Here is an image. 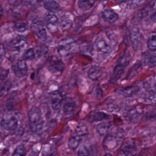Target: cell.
<instances>
[{
	"label": "cell",
	"mask_w": 156,
	"mask_h": 156,
	"mask_svg": "<svg viewBox=\"0 0 156 156\" xmlns=\"http://www.w3.org/2000/svg\"><path fill=\"white\" fill-rule=\"evenodd\" d=\"M28 117L29 127L31 131L37 133L41 132L44 126L41 110L38 108L31 109L28 112Z\"/></svg>",
	"instance_id": "6da1fadb"
},
{
	"label": "cell",
	"mask_w": 156,
	"mask_h": 156,
	"mask_svg": "<svg viewBox=\"0 0 156 156\" xmlns=\"http://www.w3.org/2000/svg\"><path fill=\"white\" fill-rule=\"evenodd\" d=\"M78 45L76 40L72 38L64 41L57 47V51L60 56H68L77 51Z\"/></svg>",
	"instance_id": "7a4b0ae2"
},
{
	"label": "cell",
	"mask_w": 156,
	"mask_h": 156,
	"mask_svg": "<svg viewBox=\"0 0 156 156\" xmlns=\"http://www.w3.org/2000/svg\"><path fill=\"white\" fill-rule=\"evenodd\" d=\"M48 71L54 74H61L65 69V64L60 59L55 56L49 57L46 62Z\"/></svg>",
	"instance_id": "3957f363"
},
{
	"label": "cell",
	"mask_w": 156,
	"mask_h": 156,
	"mask_svg": "<svg viewBox=\"0 0 156 156\" xmlns=\"http://www.w3.org/2000/svg\"><path fill=\"white\" fill-rule=\"evenodd\" d=\"M27 45L28 40L27 38L22 36L16 37L11 42V48L12 51L19 55L25 50Z\"/></svg>",
	"instance_id": "277c9868"
},
{
	"label": "cell",
	"mask_w": 156,
	"mask_h": 156,
	"mask_svg": "<svg viewBox=\"0 0 156 156\" xmlns=\"http://www.w3.org/2000/svg\"><path fill=\"white\" fill-rule=\"evenodd\" d=\"M31 29L33 34L40 40H44L47 38L46 28L41 21L34 20L31 25Z\"/></svg>",
	"instance_id": "5b68a950"
},
{
	"label": "cell",
	"mask_w": 156,
	"mask_h": 156,
	"mask_svg": "<svg viewBox=\"0 0 156 156\" xmlns=\"http://www.w3.org/2000/svg\"><path fill=\"white\" fill-rule=\"evenodd\" d=\"M128 61H124L123 62L120 61L115 66L113 71L111 77V82L112 83L117 82L122 76V73L124 71L127 65H128Z\"/></svg>",
	"instance_id": "8992f818"
},
{
	"label": "cell",
	"mask_w": 156,
	"mask_h": 156,
	"mask_svg": "<svg viewBox=\"0 0 156 156\" xmlns=\"http://www.w3.org/2000/svg\"><path fill=\"white\" fill-rule=\"evenodd\" d=\"M136 152V146L135 143L132 140L126 142L119 152V155L131 156L134 155Z\"/></svg>",
	"instance_id": "52a82bcc"
},
{
	"label": "cell",
	"mask_w": 156,
	"mask_h": 156,
	"mask_svg": "<svg viewBox=\"0 0 156 156\" xmlns=\"http://www.w3.org/2000/svg\"><path fill=\"white\" fill-rule=\"evenodd\" d=\"M1 125L6 131H14L17 128L18 122L17 119L13 116L5 117L1 121Z\"/></svg>",
	"instance_id": "ba28073f"
},
{
	"label": "cell",
	"mask_w": 156,
	"mask_h": 156,
	"mask_svg": "<svg viewBox=\"0 0 156 156\" xmlns=\"http://www.w3.org/2000/svg\"><path fill=\"white\" fill-rule=\"evenodd\" d=\"M51 99V105L52 108L54 111L59 110L63 104V99L62 94L59 92H53L50 93Z\"/></svg>",
	"instance_id": "9c48e42d"
},
{
	"label": "cell",
	"mask_w": 156,
	"mask_h": 156,
	"mask_svg": "<svg viewBox=\"0 0 156 156\" xmlns=\"http://www.w3.org/2000/svg\"><path fill=\"white\" fill-rule=\"evenodd\" d=\"M117 141L116 138L111 134H108L105 137L103 142V146L105 150L111 151L116 148Z\"/></svg>",
	"instance_id": "30bf717a"
},
{
	"label": "cell",
	"mask_w": 156,
	"mask_h": 156,
	"mask_svg": "<svg viewBox=\"0 0 156 156\" xmlns=\"http://www.w3.org/2000/svg\"><path fill=\"white\" fill-rule=\"evenodd\" d=\"M76 107V102L70 97H66L63 100V111L66 115L71 114L75 111Z\"/></svg>",
	"instance_id": "8fae6325"
},
{
	"label": "cell",
	"mask_w": 156,
	"mask_h": 156,
	"mask_svg": "<svg viewBox=\"0 0 156 156\" xmlns=\"http://www.w3.org/2000/svg\"><path fill=\"white\" fill-rule=\"evenodd\" d=\"M151 50L145 53L144 56V63L149 67L156 66V50Z\"/></svg>",
	"instance_id": "7c38bea8"
},
{
	"label": "cell",
	"mask_w": 156,
	"mask_h": 156,
	"mask_svg": "<svg viewBox=\"0 0 156 156\" xmlns=\"http://www.w3.org/2000/svg\"><path fill=\"white\" fill-rule=\"evenodd\" d=\"M102 17L105 22L109 23H114L119 19L118 15L113 10L106 9L102 13Z\"/></svg>",
	"instance_id": "4fadbf2b"
},
{
	"label": "cell",
	"mask_w": 156,
	"mask_h": 156,
	"mask_svg": "<svg viewBox=\"0 0 156 156\" xmlns=\"http://www.w3.org/2000/svg\"><path fill=\"white\" fill-rule=\"evenodd\" d=\"M14 71L19 77L24 76L27 72V65L24 59L19 60L14 67Z\"/></svg>",
	"instance_id": "5bb4252c"
},
{
	"label": "cell",
	"mask_w": 156,
	"mask_h": 156,
	"mask_svg": "<svg viewBox=\"0 0 156 156\" xmlns=\"http://www.w3.org/2000/svg\"><path fill=\"white\" fill-rule=\"evenodd\" d=\"M102 70L101 67L97 66H92L88 71V77L94 81L100 80L102 77Z\"/></svg>",
	"instance_id": "9a60e30c"
},
{
	"label": "cell",
	"mask_w": 156,
	"mask_h": 156,
	"mask_svg": "<svg viewBox=\"0 0 156 156\" xmlns=\"http://www.w3.org/2000/svg\"><path fill=\"white\" fill-rule=\"evenodd\" d=\"M139 89L137 86H132L128 87H123L116 89V92L125 97H130L136 93Z\"/></svg>",
	"instance_id": "2e32d148"
},
{
	"label": "cell",
	"mask_w": 156,
	"mask_h": 156,
	"mask_svg": "<svg viewBox=\"0 0 156 156\" xmlns=\"http://www.w3.org/2000/svg\"><path fill=\"white\" fill-rule=\"evenodd\" d=\"M94 154L93 147L91 144L85 143L82 145L78 151L79 156H92Z\"/></svg>",
	"instance_id": "e0dca14e"
},
{
	"label": "cell",
	"mask_w": 156,
	"mask_h": 156,
	"mask_svg": "<svg viewBox=\"0 0 156 156\" xmlns=\"http://www.w3.org/2000/svg\"><path fill=\"white\" fill-rule=\"evenodd\" d=\"M112 125V122L110 121H102L97 125L96 131L100 135H105L107 133Z\"/></svg>",
	"instance_id": "ac0fdd59"
},
{
	"label": "cell",
	"mask_w": 156,
	"mask_h": 156,
	"mask_svg": "<svg viewBox=\"0 0 156 156\" xmlns=\"http://www.w3.org/2000/svg\"><path fill=\"white\" fill-rule=\"evenodd\" d=\"M96 49L104 54H110L112 52V48L104 39H99L95 43Z\"/></svg>",
	"instance_id": "d6986e66"
},
{
	"label": "cell",
	"mask_w": 156,
	"mask_h": 156,
	"mask_svg": "<svg viewBox=\"0 0 156 156\" xmlns=\"http://www.w3.org/2000/svg\"><path fill=\"white\" fill-rule=\"evenodd\" d=\"M44 7L46 10L52 13L58 12L60 10V8L59 4L53 0L45 1L44 3Z\"/></svg>",
	"instance_id": "ffe728a7"
},
{
	"label": "cell",
	"mask_w": 156,
	"mask_h": 156,
	"mask_svg": "<svg viewBox=\"0 0 156 156\" xmlns=\"http://www.w3.org/2000/svg\"><path fill=\"white\" fill-rule=\"evenodd\" d=\"M97 0H78V5L80 10L88 11L95 4Z\"/></svg>",
	"instance_id": "44dd1931"
},
{
	"label": "cell",
	"mask_w": 156,
	"mask_h": 156,
	"mask_svg": "<svg viewBox=\"0 0 156 156\" xmlns=\"http://www.w3.org/2000/svg\"><path fill=\"white\" fill-rule=\"evenodd\" d=\"M82 137L81 136H74L69 138L68 143L69 147L72 150L77 149L81 141Z\"/></svg>",
	"instance_id": "7402d4cb"
},
{
	"label": "cell",
	"mask_w": 156,
	"mask_h": 156,
	"mask_svg": "<svg viewBox=\"0 0 156 156\" xmlns=\"http://www.w3.org/2000/svg\"><path fill=\"white\" fill-rule=\"evenodd\" d=\"M45 21L47 23V25L54 26H56L59 22L58 16L52 13L48 14L46 15Z\"/></svg>",
	"instance_id": "603a6c76"
},
{
	"label": "cell",
	"mask_w": 156,
	"mask_h": 156,
	"mask_svg": "<svg viewBox=\"0 0 156 156\" xmlns=\"http://www.w3.org/2000/svg\"><path fill=\"white\" fill-rule=\"evenodd\" d=\"M110 118V115L103 112H96L94 114L93 116V120L94 122H102L109 120Z\"/></svg>",
	"instance_id": "cb8c5ba5"
},
{
	"label": "cell",
	"mask_w": 156,
	"mask_h": 156,
	"mask_svg": "<svg viewBox=\"0 0 156 156\" xmlns=\"http://www.w3.org/2000/svg\"><path fill=\"white\" fill-rule=\"evenodd\" d=\"M145 84L147 89L156 93V76L149 78Z\"/></svg>",
	"instance_id": "d4e9b609"
},
{
	"label": "cell",
	"mask_w": 156,
	"mask_h": 156,
	"mask_svg": "<svg viewBox=\"0 0 156 156\" xmlns=\"http://www.w3.org/2000/svg\"><path fill=\"white\" fill-rule=\"evenodd\" d=\"M12 86V83L9 81L4 82L0 86V97H3L6 94Z\"/></svg>",
	"instance_id": "484cf974"
},
{
	"label": "cell",
	"mask_w": 156,
	"mask_h": 156,
	"mask_svg": "<svg viewBox=\"0 0 156 156\" xmlns=\"http://www.w3.org/2000/svg\"><path fill=\"white\" fill-rule=\"evenodd\" d=\"M147 46L150 50L156 49V32L151 35L147 41Z\"/></svg>",
	"instance_id": "4316f807"
},
{
	"label": "cell",
	"mask_w": 156,
	"mask_h": 156,
	"mask_svg": "<svg viewBox=\"0 0 156 156\" xmlns=\"http://www.w3.org/2000/svg\"><path fill=\"white\" fill-rule=\"evenodd\" d=\"M72 25V22L68 18L63 19L60 21L59 24V26L61 30H67L70 28Z\"/></svg>",
	"instance_id": "83f0119b"
},
{
	"label": "cell",
	"mask_w": 156,
	"mask_h": 156,
	"mask_svg": "<svg viewBox=\"0 0 156 156\" xmlns=\"http://www.w3.org/2000/svg\"><path fill=\"white\" fill-rule=\"evenodd\" d=\"M14 29L18 33H24L27 29V25L23 22H18L15 25Z\"/></svg>",
	"instance_id": "f1b7e54d"
},
{
	"label": "cell",
	"mask_w": 156,
	"mask_h": 156,
	"mask_svg": "<svg viewBox=\"0 0 156 156\" xmlns=\"http://www.w3.org/2000/svg\"><path fill=\"white\" fill-rule=\"evenodd\" d=\"M35 54L34 49H27L24 54L23 59L25 60H32L34 58Z\"/></svg>",
	"instance_id": "f546056e"
},
{
	"label": "cell",
	"mask_w": 156,
	"mask_h": 156,
	"mask_svg": "<svg viewBox=\"0 0 156 156\" xmlns=\"http://www.w3.org/2000/svg\"><path fill=\"white\" fill-rule=\"evenodd\" d=\"M26 155L25 147L23 145L21 144L16 147L14 151L12 156H25Z\"/></svg>",
	"instance_id": "4dcf8cb0"
},
{
	"label": "cell",
	"mask_w": 156,
	"mask_h": 156,
	"mask_svg": "<svg viewBox=\"0 0 156 156\" xmlns=\"http://www.w3.org/2000/svg\"><path fill=\"white\" fill-rule=\"evenodd\" d=\"M146 0H131L130 6L131 8H135L141 5Z\"/></svg>",
	"instance_id": "1f68e13d"
},
{
	"label": "cell",
	"mask_w": 156,
	"mask_h": 156,
	"mask_svg": "<svg viewBox=\"0 0 156 156\" xmlns=\"http://www.w3.org/2000/svg\"><path fill=\"white\" fill-rule=\"evenodd\" d=\"M150 18L153 22L156 23V1L151 8L150 11Z\"/></svg>",
	"instance_id": "d6a6232c"
},
{
	"label": "cell",
	"mask_w": 156,
	"mask_h": 156,
	"mask_svg": "<svg viewBox=\"0 0 156 156\" xmlns=\"http://www.w3.org/2000/svg\"><path fill=\"white\" fill-rule=\"evenodd\" d=\"M8 72V71L5 70L0 71V86L4 82L5 80L7 78Z\"/></svg>",
	"instance_id": "836d02e7"
},
{
	"label": "cell",
	"mask_w": 156,
	"mask_h": 156,
	"mask_svg": "<svg viewBox=\"0 0 156 156\" xmlns=\"http://www.w3.org/2000/svg\"><path fill=\"white\" fill-rule=\"evenodd\" d=\"M48 48L46 46L41 47L37 50V54L39 56L46 55L48 52Z\"/></svg>",
	"instance_id": "e575fe53"
},
{
	"label": "cell",
	"mask_w": 156,
	"mask_h": 156,
	"mask_svg": "<svg viewBox=\"0 0 156 156\" xmlns=\"http://www.w3.org/2000/svg\"><path fill=\"white\" fill-rule=\"evenodd\" d=\"M5 50L4 46L0 42V58L3 57L5 55Z\"/></svg>",
	"instance_id": "d590c367"
},
{
	"label": "cell",
	"mask_w": 156,
	"mask_h": 156,
	"mask_svg": "<svg viewBox=\"0 0 156 156\" xmlns=\"http://www.w3.org/2000/svg\"><path fill=\"white\" fill-rule=\"evenodd\" d=\"M130 0H113L116 3H122L126 2H128Z\"/></svg>",
	"instance_id": "8d00e7d4"
},
{
	"label": "cell",
	"mask_w": 156,
	"mask_h": 156,
	"mask_svg": "<svg viewBox=\"0 0 156 156\" xmlns=\"http://www.w3.org/2000/svg\"><path fill=\"white\" fill-rule=\"evenodd\" d=\"M4 10L3 7L0 5V19L2 18V16L3 15Z\"/></svg>",
	"instance_id": "74e56055"
},
{
	"label": "cell",
	"mask_w": 156,
	"mask_h": 156,
	"mask_svg": "<svg viewBox=\"0 0 156 156\" xmlns=\"http://www.w3.org/2000/svg\"><path fill=\"white\" fill-rule=\"evenodd\" d=\"M105 156H109V155H110V156H112V154H105Z\"/></svg>",
	"instance_id": "f35d334b"
},
{
	"label": "cell",
	"mask_w": 156,
	"mask_h": 156,
	"mask_svg": "<svg viewBox=\"0 0 156 156\" xmlns=\"http://www.w3.org/2000/svg\"><path fill=\"white\" fill-rule=\"evenodd\" d=\"M36 1H44V0H36Z\"/></svg>",
	"instance_id": "ab89813d"
}]
</instances>
